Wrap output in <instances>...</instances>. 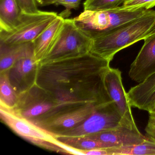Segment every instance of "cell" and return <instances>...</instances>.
I'll return each instance as SVG.
<instances>
[{
	"instance_id": "cell-9",
	"label": "cell",
	"mask_w": 155,
	"mask_h": 155,
	"mask_svg": "<svg viewBox=\"0 0 155 155\" xmlns=\"http://www.w3.org/2000/svg\"><path fill=\"white\" fill-rule=\"evenodd\" d=\"M87 136L106 144L109 148L138 145L147 138V136H143L139 130L123 125Z\"/></svg>"
},
{
	"instance_id": "cell-23",
	"label": "cell",
	"mask_w": 155,
	"mask_h": 155,
	"mask_svg": "<svg viewBox=\"0 0 155 155\" xmlns=\"http://www.w3.org/2000/svg\"><path fill=\"white\" fill-rule=\"evenodd\" d=\"M21 11L24 13H34L39 11L37 0H16Z\"/></svg>"
},
{
	"instance_id": "cell-12",
	"label": "cell",
	"mask_w": 155,
	"mask_h": 155,
	"mask_svg": "<svg viewBox=\"0 0 155 155\" xmlns=\"http://www.w3.org/2000/svg\"><path fill=\"white\" fill-rule=\"evenodd\" d=\"M98 105L90 103L81 106L73 111L58 116L51 121L50 127L63 129L77 127L92 114Z\"/></svg>"
},
{
	"instance_id": "cell-6",
	"label": "cell",
	"mask_w": 155,
	"mask_h": 155,
	"mask_svg": "<svg viewBox=\"0 0 155 155\" xmlns=\"http://www.w3.org/2000/svg\"><path fill=\"white\" fill-rule=\"evenodd\" d=\"M122 125V118L113 101L97 106L83 122L69 130L56 133L59 136L80 137L95 134Z\"/></svg>"
},
{
	"instance_id": "cell-13",
	"label": "cell",
	"mask_w": 155,
	"mask_h": 155,
	"mask_svg": "<svg viewBox=\"0 0 155 155\" xmlns=\"http://www.w3.org/2000/svg\"><path fill=\"white\" fill-rule=\"evenodd\" d=\"M1 73L10 69L20 58L34 52L33 42L23 44L9 45L0 41Z\"/></svg>"
},
{
	"instance_id": "cell-26",
	"label": "cell",
	"mask_w": 155,
	"mask_h": 155,
	"mask_svg": "<svg viewBox=\"0 0 155 155\" xmlns=\"http://www.w3.org/2000/svg\"><path fill=\"white\" fill-rule=\"evenodd\" d=\"M38 6L41 7L54 4L58 0H37Z\"/></svg>"
},
{
	"instance_id": "cell-27",
	"label": "cell",
	"mask_w": 155,
	"mask_h": 155,
	"mask_svg": "<svg viewBox=\"0 0 155 155\" xmlns=\"http://www.w3.org/2000/svg\"><path fill=\"white\" fill-rule=\"evenodd\" d=\"M149 117L155 118V106L154 107L148 112Z\"/></svg>"
},
{
	"instance_id": "cell-19",
	"label": "cell",
	"mask_w": 155,
	"mask_h": 155,
	"mask_svg": "<svg viewBox=\"0 0 155 155\" xmlns=\"http://www.w3.org/2000/svg\"><path fill=\"white\" fill-rule=\"evenodd\" d=\"M126 0H86L83 4L84 10L105 11L114 9L123 4Z\"/></svg>"
},
{
	"instance_id": "cell-16",
	"label": "cell",
	"mask_w": 155,
	"mask_h": 155,
	"mask_svg": "<svg viewBox=\"0 0 155 155\" xmlns=\"http://www.w3.org/2000/svg\"><path fill=\"white\" fill-rule=\"evenodd\" d=\"M38 64L34 52L20 58L10 68L11 79L15 81L22 80L34 70H37Z\"/></svg>"
},
{
	"instance_id": "cell-14",
	"label": "cell",
	"mask_w": 155,
	"mask_h": 155,
	"mask_svg": "<svg viewBox=\"0 0 155 155\" xmlns=\"http://www.w3.org/2000/svg\"><path fill=\"white\" fill-rule=\"evenodd\" d=\"M22 13L16 0H0V31H10L16 28Z\"/></svg>"
},
{
	"instance_id": "cell-15",
	"label": "cell",
	"mask_w": 155,
	"mask_h": 155,
	"mask_svg": "<svg viewBox=\"0 0 155 155\" xmlns=\"http://www.w3.org/2000/svg\"><path fill=\"white\" fill-rule=\"evenodd\" d=\"M108 155H155V140L147 137L138 145L107 148Z\"/></svg>"
},
{
	"instance_id": "cell-4",
	"label": "cell",
	"mask_w": 155,
	"mask_h": 155,
	"mask_svg": "<svg viewBox=\"0 0 155 155\" xmlns=\"http://www.w3.org/2000/svg\"><path fill=\"white\" fill-rule=\"evenodd\" d=\"M0 115L6 125L25 139L55 151H62L61 148L54 143L58 136L56 133L38 126L13 108L1 104Z\"/></svg>"
},
{
	"instance_id": "cell-8",
	"label": "cell",
	"mask_w": 155,
	"mask_h": 155,
	"mask_svg": "<svg viewBox=\"0 0 155 155\" xmlns=\"http://www.w3.org/2000/svg\"><path fill=\"white\" fill-rule=\"evenodd\" d=\"M144 43L130 66L128 75L138 83L155 73V32L144 40Z\"/></svg>"
},
{
	"instance_id": "cell-28",
	"label": "cell",
	"mask_w": 155,
	"mask_h": 155,
	"mask_svg": "<svg viewBox=\"0 0 155 155\" xmlns=\"http://www.w3.org/2000/svg\"></svg>"
},
{
	"instance_id": "cell-25",
	"label": "cell",
	"mask_w": 155,
	"mask_h": 155,
	"mask_svg": "<svg viewBox=\"0 0 155 155\" xmlns=\"http://www.w3.org/2000/svg\"><path fill=\"white\" fill-rule=\"evenodd\" d=\"M85 155H108L107 148H97L90 150H83Z\"/></svg>"
},
{
	"instance_id": "cell-2",
	"label": "cell",
	"mask_w": 155,
	"mask_h": 155,
	"mask_svg": "<svg viewBox=\"0 0 155 155\" xmlns=\"http://www.w3.org/2000/svg\"><path fill=\"white\" fill-rule=\"evenodd\" d=\"M150 11L144 8L127 9L121 7L110 10H84L73 20L81 31L93 40L110 33Z\"/></svg>"
},
{
	"instance_id": "cell-1",
	"label": "cell",
	"mask_w": 155,
	"mask_h": 155,
	"mask_svg": "<svg viewBox=\"0 0 155 155\" xmlns=\"http://www.w3.org/2000/svg\"><path fill=\"white\" fill-rule=\"evenodd\" d=\"M155 32V11L92 40L90 53L111 61L116 53Z\"/></svg>"
},
{
	"instance_id": "cell-20",
	"label": "cell",
	"mask_w": 155,
	"mask_h": 155,
	"mask_svg": "<svg viewBox=\"0 0 155 155\" xmlns=\"http://www.w3.org/2000/svg\"><path fill=\"white\" fill-rule=\"evenodd\" d=\"M53 105L49 102H41L30 107L27 109L18 111L23 117L27 118L34 117L48 111L51 109Z\"/></svg>"
},
{
	"instance_id": "cell-3",
	"label": "cell",
	"mask_w": 155,
	"mask_h": 155,
	"mask_svg": "<svg viewBox=\"0 0 155 155\" xmlns=\"http://www.w3.org/2000/svg\"><path fill=\"white\" fill-rule=\"evenodd\" d=\"M92 42V40L76 26L73 19H65L63 26L52 48L40 62L87 54L90 52Z\"/></svg>"
},
{
	"instance_id": "cell-21",
	"label": "cell",
	"mask_w": 155,
	"mask_h": 155,
	"mask_svg": "<svg viewBox=\"0 0 155 155\" xmlns=\"http://www.w3.org/2000/svg\"><path fill=\"white\" fill-rule=\"evenodd\" d=\"M155 6V0H126L120 7L127 9L144 8L149 10Z\"/></svg>"
},
{
	"instance_id": "cell-10",
	"label": "cell",
	"mask_w": 155,
	"mask_h": 155,
	"mask_svg": "<svg viewBox=\"0 0 155 155\" xmlns=\"http://www.w3.org/2000/svg\"><path fill=\"white\" fill-rule=\"evenodd\" d=\"M127 96L131 107L148 112L151 110L155 106V73L130 88Z\"/></svg>"
},
{
	"instance_id": "cell-5",
	"label": "cell",
	"mask_w": 155,
	"mask_h": 155,
	"mask_svg": "<svg viewBox=\"0 0 155 155\" xmlns=\"http://www.w3.org/2000/svg\"><path fill=\"white\" fill-rule=\"evenodd\" d=\"M58 16L51 12H22L18 26L9 31H0V41L9 45L33 42Z\"/></svg>"
},
{
	"instance_id": "cell-11",
	"label": "cell",
	"mask_w": 155,
	"mask_h": 155,
	"mask_svg": "<svg viewBox=\"0 0 155 155\" xmlns=\"http://www.w3.org/2000/svg\"><path fill=\"white\" fill-rule=\"evenodd\" d=\"M64 20L65 19L58 15L33 41L34 54L38 63L47 56L52 48L63 26Z\"/></svg>"
},
{
	"instance_id": "cell-7",
	"label": "cell",
	"mask_w": 155,
	"mask_h": 155,
	"mask_svg": "<svg viewBox=\"0 0 155 155\" xmlns=\"http://www.w3.org/2000/svg\"><path fill=\"white\" fill-rule=\"evenodd\" d=\"M104 83L109 96L120 113L122 125L138 130L132 115L127 93L123 87L121 71L118 69L110 68L105 74Z\"/></svg>"
},
{
	"instance_id": "cell-22",
	"label": "cell",
	"mask_w": 155,
	"mask_h": 155,
	"mask_svg": "<svg viewBox=\"0 0 155 155\" xmlns=\"http://www.w3.org/2000/svg\"><path fill=\"white\" fill-rule=\"evenodd\" d=\"M82 0H58L54 3L56 6H63L66 8L64 11L59 14L64 19H67L71 14V10L78 8Z\"/></svg>"
},
{
	"instance_id": "cell-24",
	"label": "cell",
	"mask_w": 155,
	"mask_h": 155,
	"mask_svg": "<svg viewBox=\"0 0 155 155\" xmlns=\"http://www.w3.org/2000/svg\"><path fill=\"white\" fill-rule=\"evenodd\" d=\"M145 131L147 137L155 140V118L149 117Z\"/></svg>"
},
{
	"instance_id": "cell-18",
	"label": "cell",
	"mask_w": 155,
	"mask_h": 155,
	"mask_svg": "<svg viewBox=\"0 0 155 155\" xmlns=\"http://www.w3.org/2000/svg\"><path fill=\"white\" fill-rule=\"evenodd\" d=\"M0 81L1 104L9 107L13 108L17 103V97L11 86L8 75L2 72Z\"/></svg>"
},
{
	"instance_id": "cell-17",
	"label": "cell",
	"mask_w": 155,
	"mask_h": 155,
	"mask_svg": "<svg viewBox=\"0 0 155 155\" xmlns=\"http://www.w3.org/2000/svg\"><path fill=\"white\" fill-rule=\"evenodd\" d=\"M57 139L60 142L81 151L109 148L106 144L87 136L66 137L58 135Z\"/></svg>"
}]
</instances>
